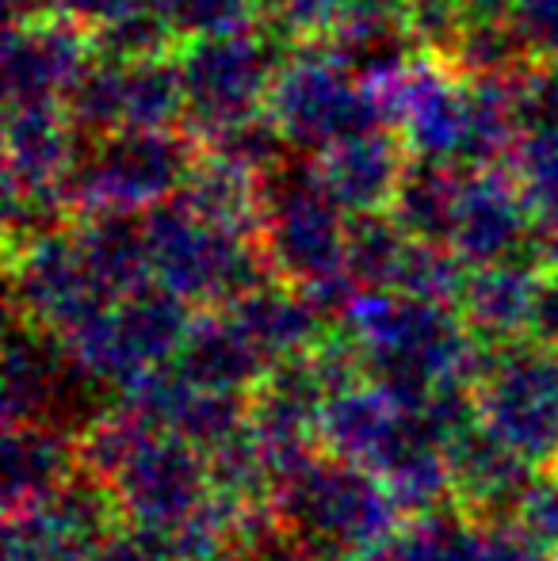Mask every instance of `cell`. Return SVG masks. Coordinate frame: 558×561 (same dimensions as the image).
I'll use <instances>...</instances> for the list:
<instances>
[{
  "mask_svg": "<svg viewBox=\"0 0 558 561\" xmlns=\"http://www.w3.org/2000/svg\"><path fill=\"white\" fill-rule=\"evenodd\" d=\"M84 66V43L61 27H31L27 35H15L8 46V84L12 100H31L38 104L43 96H54L58 89L73 84Z\"/></svg>",
  "mask_w": 558,
  "mask_h": 561,
  "instance_id": "obj_3",
  "label": "cell"
},
{
  "mask_svg": "<svg viewBox=\"0 0 558 561\" xmlns=\"http://www.w3.org/2000/svg\"><path fill=\"white\" fill-rule=\"evenodd\" d=\"M261 12L276 15V23L291 31H310L333 12H341L344 0H257Z\"/></svg>",
  "mask_w": 558,
  "mask_h": 561,
  "instance_id": "obj_5",
  "label": "cell"
},
{
  "mask_svg": "<svg viewBox=\"0 0 558 561\" xmlns=\"http://www.w3.org/2000/svg\"><path fill=\"white\" fill-rule=\"evenodd\" d=\"M398 176V153L383 134L364 130L356 138L341 141L333 153V187L349 199H375L383 187H390Z\"/></svg>",
  "mask_w": 558,
  "mask_h": 561,
  "instance_id": "obj_4",
  "label": "cell"
},
{
  "mask_svg": "<svg viewBox=\"0 0 558 561\" xmlns=\"http://www.w3.org/2000/svg\"><path fill=\"white\" fill-rule=\"evenodd\" d=\"M276 58L269 43L253 35H200L187 38L180 58L184 104L210 123H238L276 81Z\"/></svg>",
  "mask_w": 558,
  "mask_h": 561,
  "instance_id": "obj_1",
  "label": "cell"
},
{
  "mask_svg": "<svg viewBox=\"0 0 558 561\" xmlns=\"http://www.w3.org/2000/svg\"><path fill=\"white\" fill-rule=\"evenodd\" d=\"M269 96L283 134L337 138L349 126L367 130V100L344 81L341 66L333 61H291L276 73Z\"/></svg>",
  "mask_w": 558,
  "mask_h": 561,
  "instance_id": "obj_2",
  "label": "cell"
},
{
  "mask_svg": "<svg viewBox=\"0 0 558 561\" xmlns=\"http://www.w3.org/2000/svg\"><path fill=\"white\" fill-rule=\"evenodd\" d=\"M58 12H66L69 20L100 23V27H112L115 20H127L130 4L135 0H58Z\"/></svg>",
  "mask_w": 558,
  "mask_h": 561,
  "instance_id": "obj_6",
  "label": "cell"
}]
</instances>
